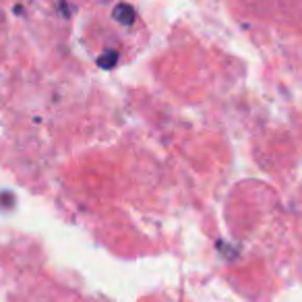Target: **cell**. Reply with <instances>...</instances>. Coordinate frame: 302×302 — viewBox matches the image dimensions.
<instances>
[{
  "instance_id": "obj_1",
  "label": "cell",
  "mask_w": 302,
  "mask_h": 302,
  "mask_svg": "<svg viewBox=\"0 0 302 302\" xmlns=\"http://www.w3.org/2000/svg\"><path fill=\"white\" fill-rule=\"evenodd\" d=\"M114 15H116L118 21H122V19H125V23H131V21H133V10H131L129 6H118V8L114 10Z\"/></svg>"
}]
</instances>
